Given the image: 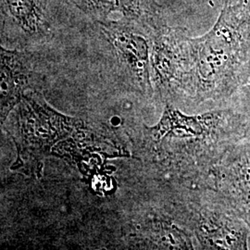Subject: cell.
<instances>
[{
    "label": "cell",
    "mask_w": 250,
    "mask_h": 250,
    "mask_svg": "<svg viewBox=\"0 0 250 250\" xmlns=\"http://www.w3.org/2000/svg\"><path fill=\"white\" fill-rule=\"evenodd\" d=\"M94 21L111 20L121 15L123 20L135 22L152 32L167 25L163 9L157 0H66Z\"/></svg>",
    "instance_id": "5b68a950"
},
{
    "label": "cell",
    "mask_w": 250,
    "mask_h": 250,
    "mask_svg": "<svg viewBox=\"0 0 250 250\" xmlns=\"http://www.w3.org/2000/svg\"><path fill=\"white\" fill-rule=\"evenodd\" d=\"M3 29L12 27L30 41H43L51 35L52 21L47 0H1Z\"/></svg>",
    "instance_id": "52a82bcc"
},
{
    "label": "cell",
    "mask_w": 250,
    "mask_h": 250,
    "mask_svg": "<svg viewBox=\"0 0 250 250\" xmlns=\"http://www.w3.org/2000/svg\"><path fill=\"white\" fill-rule=\"evenodd\" d=\"M212 178L218 200L250 229V130L224 155Z\"/></svg>",
    "instance_id": "3957f363"
},
{
    "label": "cell",
    "mask_w": 250,
    "mask_h": 250,
    "mask_svg": "<svg viewBox=\"0 0 250 250\" xmlns=\"http://www.w3.org/2000/svg\"><path fill=\"white\" fill-rule=\"evenodd\" d=\"M33 72L26 54L1 48V119L18 103L30 85Z\"/></svg>",
    "instance_id": "ba28073f"
},
{
    "label": "cell",
    "mask_w": 250,
    "mask_h": 250,
    "mask_svg": "<svg viewBox=\"0 0 250 250\" xmlns=\"http://www.w3.org/2000/svg\"><path fill=\"white\" fill-rule=\"evenodd\" d=\"M229 101L232 103L234 102V104H236V108L250 115V79L246 85L238 90L229 99Z\"/></svg>",
    "instance_id": "9c48e42d"
},
{
    "label": "cell",
    "mask_w": 250,
    "mask_h": 250,
    "mask_svg": "<svg viewBox=\"0 0 250 250\" xmlns=\"http://www.w3.org/2000/svg\"><path fill=\"white\" fill-rule=\"evenodd\" d=\"M191 41L197 94L228 101L250 79V0H224L212 28Z\"/></svg>",
    "instance_id": "6da1fadb"
},
{
    "label": "cell",
    "mask_w": 250,
    "mask_h": 250,
    "mask_svg": "<svg viewBox=\"0 0 250 250\" xmlns=\"http://www.w3.org/2000/svg\"><path fill=\"white\" fill-rule=\"evenodd\" d=\"M95 22L132 78L143 87L148 85L153 32L123 19Z\"/></svg>",
    "instance_id": "277c9868"
},
{
    "label": "cell",
    "mask_w": 250,
    "mask_h": 250,
    "mask_svg": "<svg viewBox=\"0 0 250 250\" xmlns=\"http://www.w3.org/2000/svg\"><path fill=\"white\" fill-rule=\"evenodd\" d=\"M152 70L161 90L197 91L191 38L181 28L168 25L152 33Z\"/></svg>",
    "instance_id": "7a4b0ae2"
},
{
    "label": "cell",
    "mask_w": 250,
    "mask_h": 250,
    "mask_svg": "<svg viewBox=\"0 0 250 250\" xmlns=\"http://www.w3.org/2000/svg\"><path fill=\"white\" fill-rule=\"evenodd\" d=\"M214 210L208 211L198 226L200 241L208 249L248 250L250 227L232 214L218 199Z\"/></svg>",
    "instance_id": "8992f818"
}]
</instances>
